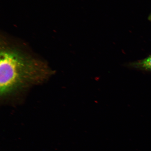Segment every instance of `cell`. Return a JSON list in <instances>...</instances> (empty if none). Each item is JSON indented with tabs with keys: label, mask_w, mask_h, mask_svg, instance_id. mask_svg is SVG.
<instances>
[{
	"label": "cell",
	"mask_w": 151,
	"mask_h": 151,
	"mask_svg": "<svg viewBox=\"0 0 151 151\" xmlns=\"http://www.w3.org/2000/svg\"><path fill=\"white\" fill-rule=\"evenodd\" d=\"M148 19L151 22V12L148 16Z\"/></svg>",
	"instance_id": "3"
},
{
	"label": "cell",
	"mask_w": 151,
	"mask_h": 151,
	"mask_svg": "<svg viewBox=\"0 0 151 151\" xmlns=\"http://www.w3.org/2000/svg\"><path fill=\"white\" fill-rule=\"evenodd\" d=\"M126 65L127 67L132 68L151 71V55L144 59L129 62Z\"/></svg>",
	"instance_id": "2"
},
{
	"label": "cell",
	"mask_w": 151,
	"mask_h": 151,
	"mask_svg": "<svg viewBox=\"0 0 151 151\" xmlns=\"http://www.w3.org/2000/svg\"><path fill=\"white\" fill-rule=\"evenodd\" d=\"M46 66L18 53L3 51L0 61V93L3 98L30 86L39 84L50 75Z\"/></svg>",
	"instance_id": "1"
}]
</instances>
